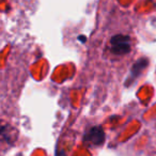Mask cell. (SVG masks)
Masks as SVG:
<instances>
[{"label":"cell","mask_w":156,"mask_h":156,"mask_svg":"<svg viewBox=\"0 0 156 156\" xmlns=\"http://www.w3.org/2000/svg\"><path fill=\"white\" fill-rule=\"evenodd\" d=\"M130 37L128 35L117 34L110 40V49L115 55H126L130 51Z\"/></svg>","instance_id":"cell-1"},{"label":"cell","mask_w":156,"mask_h":156,"mask_svg":"<svg viewBox=\"0 0 156 156\" xmlns=\"http://www.w3.org/2000/svg\"><path fill=\"white\" fill-rule=\"evenodd\" d=\"M85 140L94 145H101L105 141V133L101 126H94L85 134Z\"/></svg>","instance_id":"cell-2"},{"label":"cell","mask_w":156,"mask_h":156,"mask_svg":"<svg viewBox=\"0 0 156 156\" xmlns=\"http://www.w3.org/2000/svg\"><path fill=\"white\" fill-rule=\"evenodd\" d=\"M147 64V59H141V60L137 61L136 63L134 64V66L132 67L130 69V76L129 78H136L142 73V71L145 69Z\"/></svg>","instance_id":"cell-3"}]
</instances>
